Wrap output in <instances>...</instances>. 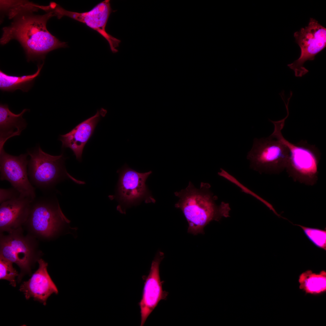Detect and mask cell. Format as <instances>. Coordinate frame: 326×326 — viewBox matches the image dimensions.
I'll return each mask as SVG.
<instances>
[{
  "label": "cell",
  "instance_id": "cell-6",
  "mask_svg": "<svg viewBox=\"0 0 326 326\" xmlns=\"http://www.w3.org/2000/svg\"><path fill=\"white\" fill-rule=\"evenodd\" d=\"M28 154L30 158L28 173L30 181L40 189H49L65 177L81 183V181L72 177L65 168L62 154L52 155L43 152L40 147L33 152H28Z\"/></svg>",
  "mask_w": 326,
  "mask_h": 326
},
{
  "label": "cell",
  "instance_id": "cell-17",
  "mask_svg": "<svg viewBox=\"0 0 326 326\" xmlns=\"http://www.w3.org/2000/svg\"><path fill=\"white\" fill-rule=\"evenodd\" d=\"M43 63L37 66L34 74L21 76L11 75L0 70V89L3 91L13 92L19 89L28 91L33 86L36 78L39 75Z\"/></svg>",
  "mask_w": 326,
  "mask_h": 326
},
{
  "label": "cell",
  "instance_id": "cell-4",
  "mask_svg": "<svg viewBox=\"0 0 326 326\" xmlns=\"http://www.w3.org/2000/svg\"><path fill=\"white\" fill-rule=\"evenodd\" d=\"M70 222L58 201L47 197L32 202L24 226L36 238L47 240L56 237Z\"/></svg>",
  "mask_w": 326,
  "mask_h": 326
},
{
  "label": "cell",
  "instance_id": "cell-13",
  "mask_svg": "<svg viewBox=\"0 0 326 326\" xmlns=\"http://www.w3.org/2000/svg\"><path fill=\"white\" fill-rule=\"evenodd\" d=\"M32 201L19 196L0 203V233L23 230Z\"/></svg>",
  "mask_w": 326,
  "mask_h": 326
},
{
  "label": "cell",
  "instance_id": "cell-3",
  "mask_svg": "<svg viewBox=\"0 0 326 326\" xmlns=\"http://www.w3.org/2000/svg\"><path fill=\"white\" fill-rule=\"evenodd\" d=\"M274 128L270 136L285 145L289 150V155L286 169L294 180L308 185L312 186L317 182L318 167L321 154L315 145L301 140L296 144L286 139L281 131L285 122L282 120L272 122Z\"/></svg>",
  "mask_w": 326,
  "mask_h": 326
},
{
  "label": "cell",
  "instance_id": "cell-9",
  "mask_svg": "<svg viewBox=\"0 0 326 326\" xmlns=\"http://www.w3.org/2000/svg\"><path fill=\"white\" fill-rule=\"evenodd\" d=\"M294 37L300 48L299 58L287 66L294 72L297 77H301L308 72L303 66L307 60H313L315 56L326 46V28L313 18L308 26L295 32Z\"/></svg>",
  "mask_w": 326,
  "mask_h": 326
},
{
  "label": "cell",
  "instance_id": "cell-10",
  "mask_svg": "<svg viewBox=\"0 0 326 326\" xmlns=\"http://www.w3.org/2000/svg\"><path fill=\"white\" fill-rule=\"evenodd\" d=\"M27 155L14 156L0 149V180L9 181L21 197L33 201L36 198L35 188L28 178Z\"/></svg>",
  "mask_w": 326,
  "mask_h": 326
},
{
  "label": "cell",
  "instance_id": "cell-5",
  "mask_svg": "<svg viewBox=\"0 0 326 326\" xmlns=\"http://www.w3.org/2000/svg\"><path fill=\"white\" fill-rule=\"evenodd\" d=\"M23 232L21 230L7 235L0 234V256L19 267L21 272L18 276V282L25 274H31L32 266L40 258L42 254L37 238L29 234L24 235Z\"/></svg>",
  "mask_w": 326,
  "mask_h": 326
},
{
  "label": "cell",
  "instance_id": "cell-20",
  "mask_svg": "<svg viewBox=\"0 0 326 326\" xmlns=\"http://www.w3.org/2000/svg\"><path fill=\"white\" fill-rule=\"evenodd\" d=\"M13 263L0 256V279L6 280L13 287L16 286L15 278L19 274L13 266Z\"/></svg>",
  "mask_w": 326,
  "mask_h": 326
},
{
  "label": "cell",
  "instance_id": "cell-2",
  "mask_svg": "<svg viewBox=\"0 0 326 326\" xmlns=\"http://www.w3.org/2000/svg\"><path fill=\"white\" fill-rule=\"evenodd\" d=\"M210 187L209 184L202 182L197 189L190 182L186 188L174 193L179 198L175 206L182 211L188 223L189 233L203 234L204 228L211 221L230 216L229 204L222 202L217 205V197L210 191Z\"/></svg>",
  "mask_w": 326,
  "mask_h": 326
},
{
  "label": "cell",
  "instance_id": "cell-8",
  "mask_svg": "<svg viewBox=\"0 0 326 326\" xmlns=\"http://www.w3.org/2000/svg\"><path fill=\"white\" fill-rule=\"evenodd\" d=\"M117 171L119 180L116 193L112 199L115 198L119 202L117 208L120 213L125 214L126 209L138 205L143 201L146 203L155 202L145 184L151 171L139 173L125 164Z\"/></svg>",
  "mask_w": 326,
  "mask_h": 326
},
{
  "label": "cell",
  "instance_id": "cell-14",
  "mask_svg": "<svg viewBox=\"0 0 326 326\" xmlns=\"http://www.w3.org/2000/svg\"><path fill=\"white\" fill-rule=\"evenodd\" d=\"M38 269L27 281L21 285L19 290L28 300L33 297L44 305L48 297L52 294H58V289L47 270L48 263L42 258L38 260Z\"/></svg>",
  "mask_w": 326,
  "mask_h": 326
},
{
  "label": "cell",
  "instance_id": "cell-12",
  "mask_svg": "<svg viewBox=\"0 0 326 326\" xmlns=\"http://www.w3.org/2000/svg\"><path fill=\"white\" fill-rule=\"evenodd\" d=\"M163 252L158 251L153 260L146 278L142 297L139 305L141 314L140 326H143L148 317L162 300L165 299L168 292L163 291L159 274V265L164 257Z\"/></svg>",
  "mask_w": 326,
  "mask_h": 326
},
{
  "label": "cell",
  "instance_id": "cell-11",
  "mask_svg": "<svg viewBox=\"0 0 326 326\" xmlns=\"http://www.w3.org/2000/svg\"><path fill=\"white\" fill-rule=\"evenodd\" d=\"M50 11L53 12L54 16H57L59 19L66 16L85 24L99 33L107 40L113 53L118 51L116 48L119 46L120 40L108 34L105 29L109 16L112 12L110 0H104L91 11L85 12L68 11L57 4Z\"/></svg>",
  "mask_w": 326,
  "mask_h": 326
},
{
  "label": "cell",
  "instance_id": "cell-16",
  "mask_svg": "<svg viewBox=\"0 0 326 326\" xmlns=\"http://www.w3.org/2000/svg\"><path fill=\"white\" fill-rule=\"evenodd\" d=\"M28 110L25 109L20 113L15 114L10 110L7 104H0V149L4 148L8 139L20 135L26 128L27 123L22 116Z\"/></svg>",
  "mask_w": 326,
  "mask_h": 326
},
{
  "label": "cell",
  "instance_id": "cell-7",
  "mask_svg": "<svg viewBox=\"0 0 326 326\" xmlns=\"http://www.w3.org/2000/svg\"><path fill=\"white\" fill-rule=\"evenodd\" d=\"M289 155L287 147L270 136L255 138L247 155L250 167L260 173L278 174L286 169Z\"/></svg>",
  "mask_w": 326,
  "mask_h": 326
},
{
  "label": "cell",
  "instance_id": "cell-15",
  "mask_svg": "<svg viewBox=\"0 0 326 326\" xmlns=\"http://www.w3.org/2000/svg\"><path fill=\"white\" fill-rule=\"evenodd\" d=\"M106 113L103 109L97 110L94 116L80 123L69 132L61 135L59 140L62 148H70L76 159L80 161L84 146L92 135L101 115L104 116Z\"/></svg>",
  "mask_w": 326,
  "mask_h": 326
},
{
  "label": "cell",
  "instance_id": "cell-1",
  "mask_svg": "<svg viewBox=\"0 0 326 326\" xmlns=\"http://www.w3.org/2000/svg\"><path fill=\"white\" fill-rule=\"evenodd\" d=\"M28 12L18 14L11 25L3 28L1 44H6L12 39L18 40L24 50L28 61L44 59L50 51L66 47V43L59 41L47 29L48 20L54 16L52 11L43 15H34L27 13Z\"/></svg>",
  "mask_w": 326,
  "mask_h": 326
},
{
  "label": "cell",
  "instance_id": "cell-19",
  "mask_svg": "<svg viewBox=\"0 0 326 326\" xmlns=\"http://www.w3.org/2000/svg\"><path fill=\"white\" fill-rule=\"evenodd\" d=\"M303 230L308 239L316 247L326 250V230L297 225Z\"/></svg>",
  "mask_w": 326,
  "mask_h": 326
},
{
  "label": "cell",
  "instance_id": "cell-21",
  "mask_svg": "<svg viewBox=\"0 0 326 326\" xmlns=\"http://www.w3.org/2000/svg\"><path fill=\"white\" fill-rule=\"evenodd\" d=\"M0 193V203L20 196L19 192L14 187L7 189L1 188Z\"/></svg>",
  "mask_w": 326,
  "mask_h": 326
},
{
  "label": "cell",
  "instance_id": "cell-18",
  "mask_svg": "<svg viewBox=\"0 0 326 326\" xmlns=\"http://www.w3.org/2000/svg\"><path fill=\"white\" fill-rule=\"evenodd\" d=\"M299 288L306 293L317 295L326 291V272L322 270L318 273L307 270L299 276Z\"/></svg>",
  "mask_w": 326,
  "mask_h": 326
}]
</instances>
